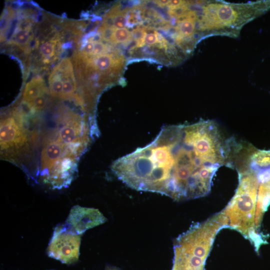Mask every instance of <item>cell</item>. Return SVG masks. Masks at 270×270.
Segmentation results:
<instances>
[{
    "label": "cell",
    "mask_w": 270,
    "mask_h": 270,
    "mask_svg": "<svg viewBox=\"0 0 270 270\" xmlns=\"http://www.w3.org/2000/svg\"><path fill=\"white\" fill-rule=\"evenodd\" d=\"M104 44L101 42H95L94 43V48L92 54L96 56L100 55L105 50Z\"/></svg>",
    "instance_id": "cell-13"
},
{
    "label": "cell",
    "mask_w": 270,
    "mask_h": 270,
    "mask_svg": "<svg viewBox=\"0 0 270 270\" xmlns=\"http://www.w3.org/2000/svg\"><path fill=\"white\" fill-rule=\"evenodd\" d=\"M0 132L1 150L18 148L26 142L24 131L12 118L1 121Z\"/></svg>",
    "instance_id": "cell-4"
},
{
    "label": "cell",
    "mask_w": 270,
    "mask_h": 270,
    "mask_svg": "<svg viewBox=\"0 0 270 270\" xmlns=\"http://www.w3.org/2000/svg\"><path fill=\"white\" fill-rule=\"evenodd\" d=\"M144 41L147 44H154L158 42V37L155 34L149 33L144 36Z\"/></svg>",
    "instance_id": "cell-14"
},
{
    "label": "cell",
    "mask_w": 270,
    "mask_h": 270,
    "mask_svg": "<svg viewBox=\"0 0 270 270\" xmlns=\"http://www.w3.org/2000/svg\"><path fill=\"white\" fill-rule=\"evenodd\" d=\"M112 24L117 28H123L126 24V18L124 14L116 16L113 20Z\"/></svg>",
    "instance_id": "cell-12"
},
{
    "label": "cell",
    "mask_w": 270,
    "mask_h": 270,
    "mask_svg": "<svg viewBox=\"0 0 270 270\" xmlns=\"http://www.w3.org/2000/svg\"><path fill=\"white\" fill-rule=\"evenodd\" d=\"M49 84L51 95L54 97H61L63 82L58 67H56L51 74L49 78Z\"/></svg>",
    "instance_id": "cell-6"
},
{
    "label": "cell",
    "mask_w": 270,
    "mask_h": 270,
    "mask_svg": "<svg viewBox=\"0 0 270 270\" xmlns=\"http://www.w3.org/2000/svg\"><path fill=\"white\" fill-rule=\"evenodd\" d=\"M80 240V235L66 224L57 225L47 248V254L63 264H74L79 258Z\"/></svg>",
    "instance_id": "cell-2"
},
{
    "label": "cell",
    "mask_w": 270,
    "mask_h": 270,
    "mask_svg": "<svg viewBox=\"0 0 270 270\" xmlns=\"http://www.w3.org/2000/svg\"><path fill=\"white\" fill-rule=\"evenodd\" d=\"M44 82L40 78H32L25 87L24 94V100L30 103L37 97L42 96L46 92Z\"/></svg>",
    "instance_id": "cell-5"
},
{
    "label": "cell",
    "mask_w": 270,
    "mask_h": 270,
    "mask_svg": "<svg viewBox=\"0 0 270 270\" xmlns=\"http://www.w3.org/2000/svg\"><path fill=\"white\" fill-rule=\"evenodd\" d=\"M30 38V31L26 28L21 29L14 34V42L18 46H24L28 42Z\"/></svg>",
    "instance_id": "cell-9"
},
{
    "label": "cell",
    "mask_w": 270,
    "mask_h": 270,
    "mask_svg": "<svg viewBox=\"0 0 270 270\" xmlns=\"http://www.w3.org/2000/svg\"><path fill=\"white\" fill-rule=\"evenodd\" d=\"M233 142L210 120L168 125L150 144L116 160L111 169L132 189L192 200L209 193L216 171L229 164Z\"/></svg>",
    "instance_id": "cell-1"
},
{
    "label": "cell",
    "mask_w": 270,
    "mask_h": 270,
    "mask_svg": "<svg viewBox=\"0 0 270 270\" xmlns=\"http://www.w3.org/2000/svg\"><path fill=\"white\" fill-rule=\"evenodd\" d=\"M130 38V32L126 28H117L112 32L111 39L117 42H125Z\"/></svg>",
    "instance_id": "cell-8"
},
{
    "label": "cell",
    "mask_w": 270,
    "mask_h": 270,
    "mask_svg": "<svg viewBox=\"0 0 270 270\" xmlns=\"http://www.w3.org/2000/svg\"><path fill=\"white\" fill-rule=\"evenodd\" d=\"M170 0H156L155 2L160 6H165L170 3Z\"/></svg>",
    "instance_id": "cell-16"
},
{
    "label": "cell",
    "mask_w": 270,
    "mask_h": 270,
    "mask_svg": "<svg viewBox=\"0 0 270 270\" xmlns=\"http://www.w3.org/2000/svg\"><path fill=\"white\" fill-rule=\"evenodd\" d=\"M92 62L96 69L102 71L108 70L112 66L114 60L110 55L105 54L96 56Z\"/></svg>",
    "instance_id": "cell-7"
},
{
    "label": "cell",
    "mask_w": 270,
    "mask_h": 270,
    "mask_svg": "<svg viewBox=\"0 0 270 270\" xmlns=\"http://www.w3.org/2000/svg\"><path fill=\"white\" fill-rule=\"evenodd\" d=\"M54 45L50 42L42 43L40 48V54L44 57H50L54 55Z\"/></svg>",
    "instance_id": "cell-10"
},
{
    "label": "cell",
    "mask_w": 270,
    "mask_h": 270,
    "mask_svg": "<svg viewBox=\"0 0 270 270\" xmlns=\"http://www.w3.org/2000/svg\"><path fill=\"white\" fill-rule=\"evenodd\" d=\"M46 103L45 98L42 96H40L29 104L34 110H40L45 107Z\"/></svg>",
    "instance_id": "cell-11"
},
{
    "label": "cell",
    "mask_w": 270,
    "mask_h": 270,
    "mask_svg": "<svg viewBox=\"0 0 270 270\" xmlns=\"http://www.w3.org/2000/svg\"><path fill=\"white\" fill-rule=\"evenodd\" d=\"M94 43L92 42H88L83 48L82 52L86 55L92 54Z\"/></svg>",
    "instance_id": "cell-15"
},
{
    "label": "cell",
    "mask_w": 270,
    "mask_h": 270,
    "mask_svg": "<svg viewBox=\"0 0 270 270\" xmlns=\"http://www.w3.org/2000/svg\"><path fill=\"white\" fill-rule=\"evenodd\" d=\"M106 220L98 209L75 206L71 208L66 224L81 235L88 230L102 224Z\"/></svg>",
    "instance_id": "cell-3"
}]
</instances>
